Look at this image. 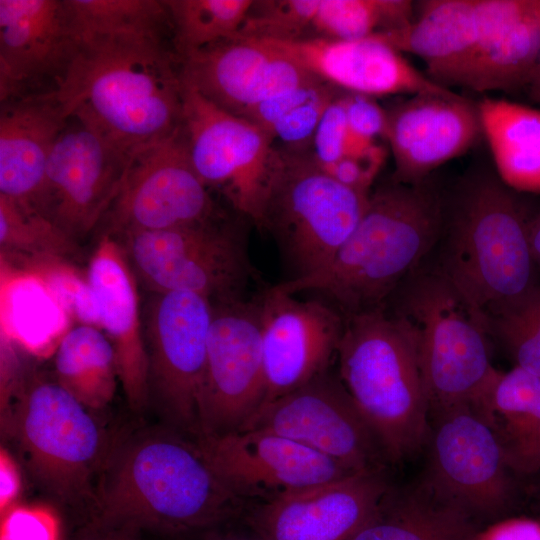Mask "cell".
<instances>
[{
    "label": "cell",
    "instance_id": "obj_1",
    "mask_svg": "<svg viewBox=\"0 0 540 540\" xmlns=\"http://www.w3.org/2000/svg\"><path fill=\"white\" fill-rule=\"evenodd\" d=\"M71 16L76 51L55 90L67 117L130 157L178 130L183 85L180 59L166 42L172 29L168 11L115 19Z\"/></svg>",
    "mask_w": 540,
    "mask_h": 540
},
{
    "label": "cell",
    "instance_id": "obj_2",
    "mask_svg": "<svg viewBox=\"0 0 540 540\" xmlns=\"http://www.w3.org/2000/svg\"><path fill=\"white\" fill-rule=\"evenodd\" d=\"M444 197L429 180L391 178L370 192L357 226L318 272L274 285L296 294L317 292L344 317L386 306L439 238Z\"/></svg>",
    "mask_w": 540,
    "mask_h": 540
},
{
    "label": "cell",
    "instance_id": "obj_3",
    "mask_svg": "<svg viewBox=\"0 0 540 540\" xmlns=\"http://www.w3.org/2000/svg\"><path fill=\"white\" fill-rule=\"evenodd\" d=\"M518 192L496 173H472L444 199L431 269L484 318L522 299L538 284L529 222Z\"/></svg>",
    "mask_w": 540,
    "mask_h": 540
},
{
    "label": "cell",
    "instance_id": "obj_4",
    "mask_svg": "<svg viewBox=\"0 0 540 540\" xmlns=\"http://www.w3.org/2000/svg\"><path fill=\"white\" fill-rule=\"evenodd\" d=\"M107 471L90 528L186 532L245 510L246 502L218 479L196 443L173 435L129 443Z\"/></svg>",
    "mask_w": 540,
    "mask_h": 540
},
{
    "label": "cell",
    "instance_id": "obj_5",
    "mask_svg": "<svg viewBox=\"0 0 540 540\" xmlns=\"http://www.w3.org/2000/svg\"><path fill=\"white\" fill-rule=\"evenodd\" d=\"M344 318L337 374L388 461H404L421 450L430 433L416 333L386 306Z\"/></svg>",
    "mask_w": 540,
    "mask_h": 540
},
{
    "label": "cell",
    "instance_id": "obj_6",
    "mask_svg": "<svg viewBox=\"0 0 540 540\" xmlns=\"http://www.w3.org/2000/svg\"><path fill=\"white\" fill-rule=\"evenodd\" d=\"M391 312L413 327L429 414H479L499 370L490 357L484 317L432 270L410 274L391 295Z\"/></svg>",
    "mask_w": 540,
    "mask_h": 540
},
{
    "label": "cell",
    "instance_id": "obj_7",
    "mask_svg": "<svg viewBox=\"0 0 540 540\" xmlns=\"http://www.w3.org/2000/svg\"><path fill=\"white\" fill-rule=\"evenodd\" d=\"M261 231L274 239L290 277L324 268L360 221L370 193L330 177L308 152L280 149Z\"/></svg>",
    "mask_w": 540,
    "mask_h": 540
},
{
    "label": "cell",
    "instance_id": "obj_8",
    "mask_svg": "<svg viewBox=\"0 0 540 540\" xmlns=\"http://www.w3.org/2000/svg\"><path fill=\"white\" fill-rule=\"evenodd\" d=\"M247 222L215 219L121 236L135 272L153 292L194 293L213 303L246 298L256 278Z\"/></svg>",
    "mask_w": 540,
    "mask_h": 540
},
{
    "label": "cell",
    "instance_id": "obj_9",
    "mask_svg": "<svg viewBox=\"0 0 540 540\" xmlns=\"http://www.w3.org/2000/svg\"><path fill=\"white\" fill-rule=\"evenodd\" d=\"M82 403L57 381L34 379L10 410V428L35 477L66 501L90 496L105 439Z\"/></svg>",
    "mask_w": 540,
    "mask_h": 540
},
{
    "label": "cell",
    "instance_id": "obj_10",
    "mask_svg": "<svg viewBox=\"0 0 540 540\" xmlns=\"http://www.w3.org/2000/svg\"><path fill=\"white\" fill-rule=\"evenodd\" d=\"M183 85L182 126L192 165L235 213L261 228L281 153L250 121L222 110Z\"/></svg>",
    "mask_w": 540,
    "mask_h": 540
},
{
    "label": "cell",
    "instance_id": "obj_11",
    "mask_svg": "<svg viewBox=\"0 0 540 540\" xmlns=\"http://www.w3.org/2000/svg\"><path fill=\"white\" fill-rule=\"evenodd\" d=\"M423 486L474 522L496 520L513 506L516 475L489 425L469 410L434 418L427 440Z\"/></svg>",
    "mask_w": 540,
    "mask_h": 540
},
{
    "label": "cell",
    "instance_id": "obj_12",
    "mask_svg": "<svg viewBox=\"0 0 540 540\" xmlns=\"http://www.w3.org/2000/svg\"><path fill=\"white\" fill-rule=\"evenodd\" d=\"M265 393L260 295L213 302L198 437L241 431L261 409Z\"/></svg>",
    "mask_w": 540,
    "mask_h": 540
},
{
    "label": "cell",
    "instance_id": "obj_13",
    "mask_svg": "<svg viewBox=\"0 0 540 540\" xmlns=\"http://www.w3.org/2000/svg\"><path fill=\"white\" fill-rule=\"evenodd\" d=\"M104 219L108 231L120 236L217 219L209 189L192 165L182 125L131 157Z\"/></svg>",
    "mask_w": 540,
    "mask_h": 540
},
{
    "label": "cell",
    "instance_id": "obj_14",
    "mask_svg": "<svg viewBox=\"0 0 540 540\" xmlns=\"http://www.w3.org/2000/svg\"><path fill=\"white\" fill-rule=\"evenodd\" d=\"M246 429L293 440L355 473L383 469L389 462L338 374L330 371L263 406Z\"/></svg>",
    "mask_w": 540,
    "mask_h": 540
},
{
    "label": "cell",
    "instance_id": "obj_15",
    "mask_svg": "<svg viewBox=\"0 0 540 540\" xmlns=\"http://www.w3.org/2000/svg\"><path fill=\"white\" fill-rule=\"evenodd\" d=\"M213 303L186 292H154L144 313L149 386L170 419L199 435L198 400Z\"/></svg>",
    "mask_w": 540,
    "mask_h": 540
},
{
    "label": "cell",
    "instance_id": "obj_16",
    "mask_svg": "<svg viewBox=\"0 0 540 540\" xmlns=\"http://www.w3.org/2000/svg\"><path fill=\"white\" fill-rule=\"evenodd\" d=\"M195 443L218 479L246 503L270 502L355 474L300 443L260 429L201 436Z\"/></svg>",
    "mask_w": 540,
    "mask_h": 540
},
{
    "label": "cell",
    "instance_id": "obj_17",
    "mask_svg": "<svg viewBox=\"0 0 540 540\" xmlns=\"http://www.w3.org/2000/svg\"><path fill=\"white\" fill-rule=\"evenodd\" d=\"M130 160L70 117L47 163L42 214L73 238L88 233L113 204Z\"/></svg>",
    "mask_w": 540,
    "mask_h": 540
},
{
    "label": "cell",
    "instance_id": "obj_18",
    "mask_svg": "<svg viewBox=\"0 0 540 540\" xmlns=\"http://www.w3.org/2000/svg\"><path fill=\"white\" fill-rule=\"evenodd\" d=\"M260 304L263 407L330 371L345 318L323 299L301 300L275 286L260 294Z\"/></svg>",
    "mask_w": 540,
    "mask_h": 540
},
{
    "label": "cell",
    "instance_id": "obj_19",
    "mask_svg": "<svg viewBox=\"0 0 540 540\" xmlns=\"http://www.w3.org/2000/svg\"><path fill=\"white\" fill-rule=\"evenodd\" d=\"M391 489L385 468L362 471L253 504L247 521L263 540H350L374 517Z\"/></svg>",
    "mask_w": 540,
    "mask_h": 540
},
{
    "label": "cell",
    "instance_id": "obj_20",
    "mask_svg": "<svg viewBox=\"0 0 540 540\" xmlns=\"http://www.w3.org/2000/svg\"><path fill=\"white\" fill-rule=\"evenodd\" d=\"M66 0H0V99L55 91L76 51Z\"/></svg>",
    "mask_w": 540,
    "mask_h": 540
},
{
    "label": "cell",
    "instance_id": "obj_21",
    "mask_svg": "<svg viewBox=\"0 0 540 540\" xmlns=\"http://www.w3.org/2000/svg\"><path fill=\"white\" fill-rule=\"evenodd\" d=\"M386 113L385 139L395 166L392 179L404 184L428 179L483 135L477 103L450 89L407 96Z\"/></svg>",
    "mask_w": 540,
    "mask_h": 540
},
{
    "label": "cell",
    "instance_id": "obj_22",
    "mask_svg": "<svg viewBox=\"0 0 540 540\" xmlns=\"http://www.w3.org/2000/svg\"><path fill=\"white\" fill-rule=\"evenodd\" d=\"M179 59L182 82L236 116L264 100L319 80L263 42L239 36Z\"/></svg>",
    "mask_w": 540,
    "mask_h": 540
},
{
    "label": "cell",
    "instance_id": "obj_23",
    "mask_svg": "<svg viewBox=\"0 0 540 540\" xmlns=\"http://www.w3.org/2000/svg\"><path fill=\"white\" fill-rule=\"evenodd\" d=\"M259 41L344 92L375 98L449 90L417 70L401 52L373 36L358 40Z\"/></svg>",
    "mask_w": 540,
    "mask_h": 540
},
{
    "label": "cell",
    "instance_id": "obj_24",
    "mask_svg": "<svg viewBox=\"0 0 540 540\" xmlns=\"http://www.w3.org/2000/svg\"><path fill=\"white\" fill-rule=\"evenodd\" d=\"M86 275L96 300L100 329L116 353L126 399L131 408L140 411L150 394L148 355L135 276L114 234L107 231L101 237Z\"/></svg>",
    "mask_w": 540,
    "mask_h": 540
},
{
    "label": "cell",
    "instance_id": "obj_25",
    "mask_svg": "<svg viewBox=\"0 0 540 540\" xmlns=\"http://www.w3.org/2000/svg\"><path fill=\"white\" fill-rule=\"evenodd\" d=\"M68 121L55 91L1 102V196L42 214L47 163Z\"/></svg>",
    "mask_w": 540,
    "mask_h": 540
},
{
    "label": "cell",
    "instance_id": "obj_26",
    "mask_svg": "<svg viewBox=\"0 0 540 540\" xmlns=\"http://www.w3.org/2000/svg\"><path fill=\"white\" fill-rule=\"evenodd\" d=\"M415 12L407 26L373 37L421 58L435 83L459 86L476 44V0H424Z\"/></svg>",
    "mask_w": 540,
    "mask_h": 540
},
{
    "label": "cell",
    "instance_id": "obj_27",
    "mask_svg": "<svg viewBox=\"0 0 540 540\" xmlns=\"http://www.w3.org/2000/svg\"><path fill=\"white\" fill-rule=\"evenodd\" d=\"M478 416L517 476L540 472V376L517 366L498 371Z\"/></svg>",
    "mask_w": 540,
    "mask_h": 540
},
{
    "label": "cell",
    "instance_id": "obj_28",
    "mask_svg": "<svg viewBox=\"0 0 540 540\" xmlns=\"http://www.w3.org/2000/svg\"><path fill=\"white\" fill-rule=\"evenodd\" d=\"M477 105L498 177L518 193L540 194V110L492 97Z\"/></svg>",
    "mask_w": 540,
    "mask_h": 540
},
{
    "label": "cell",
    "instance_id": "obj_29",
    "mask_svg": "<svg viewBox=\"0 0 540 540\" xmlns=\"http://www.w3.org/2000/svg\"><path fill=\"white\" fill-rule=\"evenodd\" d=\"M475 522L420 484L391 489L374 517L350 540H470Z\"/></svg>",
    "mask_w": 540,
    "mask_h": 540
},
{
    "label": "cell",
    "instance_id": "obj_30",
    "mask_svg": "<svg viewBox=\"0 0 540 540\" xmlns=\"http://www.w3.org/2000/svg\"><path fill=\"white\" fill-rule=\"evenodd\" d=\"M2 265V337L36 356L54 353L68 315L36 275Z\"/></svg>",
    "mask_w": 540,
    "mask_h": 540
},
{
    "label": "cell",
    "instance_id": "obj_31",
    "mask_svg": "<svg viewBox=\"0 0 540 540\" xmlns=\"http://www.w3.org/2000/svg\"><path fill=\"white\" fill-rule=\"evenodd\" d=\"M56 381L89 409L114 397L118 376L114 347L100 328L78 324L65 333L54 352Z\"/></svg>",
    "mask_w": 540,
    "mask_h": 540
},
{
    "label": "cell",
    "instance_id": "obj_32",
    "mask_svg": "<svg viewBox=\"0 0 540 540\" xmlns=\"http://www.w3.org/2000/svg\"><path fill=\"white\" fill-rule=\"evenodd\" d=\"M540 59V0L511 25L472 66L460 86L477 92L527 88Z\"/></svg>",
    "mask_w": 540,
    "mask_h": 540
},
{
    "label": "cell",
    "instance_id": "obj_33",
    "mask_svg": "<svg viewBox=\"0 0 540 540\" xmlns=\"http://www.w3.org/2000/svg\"><path fill=\"white\" fill-rule=\"evenodd\" d=\"M414 17L409 0H320L309 38L364 39L405 27Z\"/></svg>",
    "mask_w": 540,
    "mask_h": 540
},
{
    "label": "cell",
    "instance_id": "obj_34",
    "mask_svg": "<svg viewBox=\"0 0 540 540\" xmlns=\"http://www.w3.org/2000/svg\"><path fill=\"white\" fill-rule=\"evenodd\" d=\"M252 0H167L173 45L180 58L235 37L242 28Z\"/></svg>",
    "mask_w": 540,
    "mask_h": 540
},
{
    "label": "cell",
    "instance_id": "obj_35",
    "mask_svg": "<svg viewBox=\"0 0 540 540\" xmlns=\"http://www.w3.org/2000/svg\"><path fill=\"white\" fill-rule=\"evenodd\" d=\"M2 255L19 260L65 259L75 252L74 238L40 212L0 195Z\"/></svg>",
    "mask_w": 540,
    "mask_h": 540
},
{
    "label": "cell",
    "instance_id": "obj_36",
    "mask_svg": "<svg viewBox=\"0 0 540 540\" xmlns=\"http://www.w3.org/2000/svg\"><path fill=\"white\" fill-rule=\"evenodd\" d=\"M484 319L489 335L502 343L515 366L540 376V285Z\"/></svg>",
    "mask_w": 540,
    "mask_h": 540
},
{
    "label": "cell",
    "instance_id": "obj_37",
    "mask_svg": "<svg viewBox=\"0 0 540 540\" xmlns=\"http://www.w3.org/2000/svg\"><path fill=\"white\" fill-rule=\"evenodd\" d=\"M320 0L254 1L236 36L290 41L309 38Z\"/></svg>",
    "mask_w": 540,
    "mask_h": 540
},
{
    "label": "cell",
    "instance_id": "obj_38",
    "mask_svg": "<svg viewBox=\"0 0 540 540\" xmlns=\"http://www.w3.org/2000/svg\"><path fill=\"white\" fill-rule=\"evenodd\" d=\"M25 271L36 275L68 317L100 328V318L87 275L83 277L65 259L22 260Z\"/></svg>",
    "mask_w": 540,
    "mask_h": 540
},
{
    "label": "cell",
    "instance_id": "obj_39",
    "mask_svg": "<svg viewBox=\"0 0 540 540\" xmlns=\"http://www.w3.org/2000/svg\"><path fill=\"white\" fill-rule=\"evenodd\" d=\"M343 91L325 84L316 94L292 109L273 128L270 137L280 140L286 150L307 152L316 127L328 105Z\"/></svg>",
    "mask_w": 540,
    "mask_h": 540
},
{
    "label": "cell",
    "instance_id": "obj_40",
    "mask_svg": "<svg viewBox=\"0 0 540 540\" xmlns=\"http://www.w3.org/2000/svg\"><path fill=\"white\" fill-rule=\"evenodd\" d=\"M341 92L326 108L314 132L311 156L320 166L326 167L345 156L350 131Z\"/></svg>",
    "mask_w": 540,
    "mask_h": 540
},
{
    "label": "cell",
    "instance_id": "obj_41",
    "mask_svg": "<svg viewBox=\"0 0 540 540\" xmlns=\"http://www.w3.org/2000/svg\"><path fill=\"white\" fill-rule=\"evenodd\" d=\"M59 539V520L46 506H10L2 513L0 540Z\"/></svg>",
    "mask_w": 540,
    "mask_h": 540
},
{
    "label": "cell",
    "instance_id": "obj_42",
    "mask_svg": "<svg viewBox=\"0 0 540 540\" xmlns=\"http://www.w3.org/2000/svg\"><path fill=\"white\" fill-rule=\"evenodd\" d=\"M385 158V149L374 143L359 153L347 154L338 161L321 168L342 185L370 193Z\"/></svg>",
    "mask_w": 540,
    "mask_h": 540
},
{
    "label": "cell",
    "instance_id": "obj_43",
    "mask_svg": "<svg viewBox=\"0 0 540 540\" xmlns=\"http://www.w3.org/2000/svg\"><path fill=\"white\" fill-rule=\"evenodd\" d=\"M343 100L352 136L366 142H376L379 137L385 138L387 113L386 109H383L375 98L344 92Z\"/></svg>",
    "mask_w": 540,
    "mask_h": 540
},
{
    "label": "cell",
    "instance_id": "obj_44",
    "mask_svg": "<svg viewBox=\"0 0 540 540\" xmlns=\"http://www.w3.org/2000/svg\"><path fill=\"white\" fill-rule=\"evenodd\" d=\"M325 84L327 83L319 79L283 92L256 104L240 117L255 124L270 137L273 128L284 116L296 106L311 98Z\"/></svg>",
    "mask_w": 540,
    "mask_h": 540
},
{
    "label": "cell",
    "instance_id": "obj_45",
    "mask_svg": "<svg viewBox=\"0 0 540 540\" xmlns=\"http://www.w3.org/2000/svg\"><path fill=\"white\" fill-rule=\"evenodd\" d=\"M470 540H540V522L529 518L497 520L477 530Z\"/></svg>",
    "mask_w": 540,
    "mask_h": 540
},
{
    "label": "cell",
    "instance_id": "obj_46",
    "mask_svg": "<svg viewBox=\"0 0 540 540\" xmlns=\"http://www.w3.org/2000/svg\"><path fill=\"white\" fill-rule=\"evenodd\" d=\"M20 490V476L17 467L5 450L0 452V510L4 513L18 495Z\"/></svg>",
    "mask_w": 540,
    "mask_h": 540
},
{
    "label": "cell",
    "instance_id": "obj_47",
    "mask_svg": "<svg viewBox=\"0 0 540 540\" xmlns=\"http://www.w3.org/2000/svg\"><path fill=\"white\" fill-rule=\"evenodd\" d=\"M83 540H136L133 531L114 528H90Z\"/></svg>",
    "mask_w": 540,
    "mask_h": 540
},
{
    "label": "cell",
    "instance_id": "obj_48",
    "mask_svg": "<svg viewBox=\"0 0 540 540\" xmlns=\"http://www.w3.org/2000/svg\"><path fill=\"white\" fill-rule=\"evenodd\" d=\"M528 233L534 262L540 268V212L531 217Z\"/></svg>",
    "mask_w": 540,
    "mask_h": 540
},
{
    "label": "cell",
    "instance_id": "obj_49",
    "mask_svg": "<svg viewBox=\"0 0 540 540\" xmlns=\"http://www.w3.org/2000/svg\"><path fill=\"white\" fill-rule=\"evenodd\" d=\"M530 99L540 104V59L526 88Z\"/></svg>",
    "mask_w": 540,
    "mask_h": 540
},
{
    "label": "cell",
    "instance_id": "obj_50",
    "mask_svg": "<svg viewBox=\"0 0 540 540\" xmlns=\"http://www.w3.org/2000/svg\"><path fill=\"white\" fill-rule=\"evenodd\" d=\"M211 540H263L255 534V536H244V535H227L218 537Z\"/></svg>",
    "mask_w": 540,
    "mask_h": 540
},
{
    "label": "cell",
    "instance_id": "obj_51",
    "mask_svg": "<svg viewBox=\"0 0 540 540\" xmlns=\"http://www.w3.org/2000/svg\"><path fill=\"white\" fill-rule=\"evenodd\" d=\"M537 475V481L535 485V496L537 497L539 503H540V472Z\"/></svg>",
    "mask_w": 540,
    "mask_h": 540
}]
</instances>
